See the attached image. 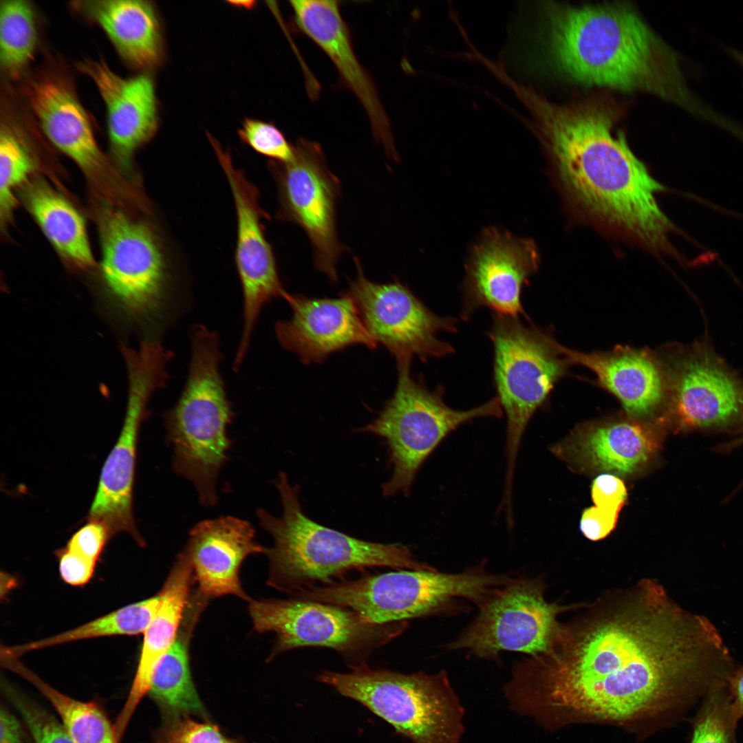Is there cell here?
Returning <instances> with one entry per match:
<instances>
[{
  "instance_id": "f546056e",
  "label": "cell",
  "mask_w": 743,
  "mask_h": 743,
  "mask_svg": "<svg viewBox=\"0 0 743 743\" xmlns=\"http://www.w3.org/2000/svg\"><path fill=\"white\" fill-rule=\"evenodd\" d=\"M161 603L160 593L114 611L80 626L48 638L2 649L1 654L18 658L27 652L79 640L144 633Z\"/></svg>"
},
{
  "instance_id": "4dcf8cb0",
  "label": "cell",
  "mask_w": 743,
  "mask_h": 743,
  "mask_svg": "<svg viewBox=\"0 0 743 743\" xmlns=\"http://www.w3.org/2000/svg\"><path fill=\"white\" fill-rule=\"evenodd\" d=\"M10 669L25 678L50 702L75 743H119L114 726L93 702L77 700L53 688L18 661Z\"/></svg>"
},
{
  "instance_id": "d6986e66",
  "label": "cell",
  "mask_w": 743,
  "mask_h": 743,
  "mask_svg": "<svg viewBox=\"0 0 743 743\" xmlns=\"http://www.w3.org/2000/svg\"><path fill=\"white\" fill-rule=\"evenodd\" d=\"M290 3L298 28L330 58L343 84L354 94L365 110L375 139L388 156L397 160L389 120L374 82L355 54L339 1L297 0Z\"/></svg>"
},
{
  "instance_id": "9c48e42d",
  "label": "cell",
  "mask_w": 743,
  "mask_h": 743,
  "mask_svg": "<svg viewBox=\"0 0 743 743\" xmlns=\"http://www.w3.org/2000/svg\"><path fill=\"white\" fill-rule=\"evenodd\" d=\"M411 362L397 364L398 380L392 396L378 416L358 431L383 438L393 474L381 486L384 497L399 493L409 496L422 464L440 443L464 423L480 418L502 416L497 396L481 405L458 410L443 400V389L431 391L410 374Z\"/></svg>"
},
{
  "instance_id": "4316f807",
  "label": "cell",
  "mask_w": 743,
  "mask_h": 743,
  "mask_svg": "<svg viewBox=\"0 0 743 743\" xmlns=\"http://www.w3.org/2000/svg\"><path fill=\"white\" fill-rule=\"evenodd\" d=\"M208 600L199 591L191 594L177 637L154 671L149 692L166 718L191 714L206 717L191 675L189 646Z\"/></svg>"
},
{
  "instance_id": "83f0119b",
  "label": "cell",
  "mask_w": 743,
  "mask_h": 743,
  "mask_svg": "<svg viewBox=\"0 0 743 743\" xmlns=\"http://www.w3.org/2000/svg\"><path fill=\"white\" fill-rule=\"evenodd\" d=\"M574 446L577 455L589 466L627 475L647 462L656 451L658 443L648 427L624 420L589 430Z\"/></svg>"
},
{
  "instance_id": "603a6c76",
  "label": "cell",
  "mask_w": 743,
  "mask_h": 743,
  "mask_svg": "<svg viewBox=\"0 0 743 743\" xmlns=\"http://www.w3.org/2000/svg\"><path fill=\"white\" fill-rule=\"evenodd\" d=\"M559 348L569 363L594 372L599 385L619 400L629 416L647 418L667 403L666 369L660 357L649 349L618 346L609 352L583 353L559 343Z\"/></svg>"
},
{
  "instance_id": "836d02e7",
  "label": "cell",
  "mask_w": 743,
  "mask_h": 743,
  "mask_svg": "<svg viewBox=\"0 0 743 743\" xmlns=\"http://www.w3.org/2000/svg\"><path fill=\"white\" fill-rule=\"evenodd\" d=\"M738 722L726 682L720 685L702 699L692 720L689 743H737L735 731Z\"/></svg>"
},
{
  "instance_id": "8992f818",
  "label": "cell",
  "mask_w": 743,
  "mask_h": 743,
  "mask_svg": "<svg viewBox=\"0 0 743 743\" xmlns=\"http://www.w3.org/2000/svg\"><path fill=\"white\" fill-rule=\"evenodd\" d=\"M101 294L98 303L115 327L158 338L172 303L166 265L151 229L119 211L102 227Z\"/></svg>"
},
{
  "instance_id": "f1b7e54d",
  "label": "cell",
  "mask_w": 743,
  "mask_h": 743,
  "mask_svg": "<svg viewBox=\"0 0 743 743\" xmlns=\"http://www.w3.org/2000/svg\"><path fill=\"white\" fill-rule=\"evenodd\" d=\"M25 201L41 230L62 257L80 269L94 265L85 219L69 201L41 182L27 189Z\"/></svg>"
},
{
  "instance_id": "d6a6232c",
  "label": "cell",
  "mask_w": 743,
  "mask_h": 743,
  "mask_svg": "<svg viewBox=\"0 0 743 743\" xmlns=\"http://www.w3.org/2000/svg\"><path fill=\"white\" fill-rule=\"evenodd\" d=\"M10 116L2 118L0 131V209L5 222L16 204L14 190L26 180L35 165L22 125Z\"/></svg>"
},
{
  "instance_id": "b9f144b4",
  "label": "cell",
  "mask_w": 743,
  "mask_h": 743,
  "mask_svg": "<svg viewBox=\"0 0 743 743\" xmlns=\"http://www.w3.org/2000/svg\"><path fill=\"white\" fill-rule=\"evenodd\" d=\"M726 686L733 711L740 720L743 717V667L729 673L726 678Z\"/></svg>"
},
{
  "instance_id": "277c9868",
  "label": "cell",
  "mask_w": 743,
  "mask_h": 743,
  "mask_svg": "<svg viewBox=\"0 0 743 743\" xmlns=\"http://www.w3.org/2000/svg\"><path fill=\"white\" fill-rule=\"evenodd\" d=\"M274 483L281 497V516L261 508L256 515L273 539L265 554L270 561L268 583L277 590L295 595L318 583L332 585L334 579L350 570L367 568L434 569L416 560L405 545L365 541L319 524L304 513L299 485L292 486L283 471Z\"/></svg>"
},
{
  "instance_id": "8d00e7d4",
  "label": "cell",
  "mask_w": 743,
  "mask_h": 743,
  "mask_svg": "<svg viewBox=\"0 0 743 743\" xmlns=\"http://www.w3.org/2000/svg\"><path fill=\"white\" fill-rule=\"evenodd\" d=\"M10 698L24 719L35 743H75L63 724L31 701L15 693Z\"/></svg>"
},
{
  "instance_id": "7c38bea8",
  "label": "cell",
  "mask_w": 743,
  "mask_h": 743,
  "mask_svg": "<svg viewBox=\"0 0 743 743\" xmlns=\"http://www.w3.org/2000/svg\"><path fill=\"white\" fill-rule=\"evenodd\" d=\"M255 629L276 634L271 658L302 647L332 649L349 667L363 664L366 655L400 635L407 623L376 624L340 606L301 599L249 601Z\"/></svg>"
},
{
  "instance_id": "ab89813d",
  "label": "cell",
  "mask_w": 743,
  "mask_h": 743,
  "mask_svg": "<svg viewBox=\"0 0 743 743\" xmlns=\"http://www.w3.org/2000/svg\"><path fill=\"white\" fill-rule=\"evenodd\" d=\"M619 512L595 506L585 508L580 520V530L591 541L605 538L615 528Z\"/></svg>"
},
{
  "instance_id": "7a4b0ae2",
  "label": "cell",
  "mask_w": 743,
  "mask_h": 743,
  "mask_svg": "<svg viewBox=\"0 0 743 743\" xmlns=\"http://www.w3.org/2000/svg\"><path fill=\"white\" fill-rule=\"evenodd\" d=\"M509 89L526 108L524 121L549 156L566 197L595 224L654 250L667 244L671 224L656 195L665 188L614 131L616 110L605 100L558 104L531 87Z\"/></svg>"
},
{
  "instance_id": "ac0fdd59",
  "label": "cell",
  "mask_w": 743,
  "mask_h": 743,
  "mask_svg": "<svg viewBox=\"0 0 743 743\" xmlns=\"http://www.w3.org/2000/svg\"><path fill=\"white\" fill-rule=\"evenodd\" d=\"M661 359L667 376V404L680 427H723L743 417V386L713 354L693 348Z\"/></svg>"
},
{
  "instance_id": "f35d334b",
  "label": "cell",
  "mask_w": 743,
  "mask_h": 743,
  "mask_svg": "<svg viewBox=\"0 0 743 743\" xmlns=\"http://www.w3.org/2000/svg\"><path fill=\"white\" fill-rule=\"evenodd\" d=\"M591 496L595 506L620 512L627 493L622 480L614 474L603 473L594 480Z\"/></svg>"
},
{
  "instance_id": "3957f363",
  "label": "cell",
  "mask_w": 743,
  "mask_h": 743,
  "mask_svg": "<svg viewBox=\"0 0 743 743\" xmlns=\"http://www.w3.org/2000/svg\"><path fill=\"white\" fill-rule=\"evenodd\" d=\"M535 7L537 30L510 19L506 44L540 47L543 61L577 82L645 91L704 118L711 116L688 88L677 54L631 7Z\"/></svg>"
},
{
  "instance_id": "2e32d148",
  "label": "cell",
  "mask_w": 743,
  "mask_h": 743,
  "mask_svg": "<svg viewBox=\"0 0 743 743\" xmlns=\"http://www.w3.org/2000/svg\"><path fill=\"white\" fill-rule=\"evenodd\" d=\"M211 143L232 190L237 212L235 260L243 293V327L235 362L241 365L264 306L276 297L284 298L272 250L261 222L257 193L230 157L215 140Z\"/></svg>"
},
{
  "instance_id": "ba28073f",
  "label": "cell",
  "mask_w": 743,
  "mask_h": 743,
  "mask_svg": "<svg viewBox=\"0 0 743 743\" xmlns=\"http://www.w3.org/2000/svg\"><path fill=\"white\" fill-rule=\"evenodd\" d=\"M317 679L413 743H460L464 733V709L445 671L406 674L363 664L347 673L325 671Z\"/></svg>"
},
{
  "instance_id": "6da1fadb",
  "label": "cell",
  "mask_w": 743,
  "mask_h": 743,
  "mask_svg": "<svg viewBox=\"0 0 743 743\" xmlns=\"http://www.w3.org/2000/svg\"><path fill=\"white\" fill-rule=\"evenodd\" d=\"M713 627L645 579L561 625L546 652L517 662L510 709L548 729L579 722L634 724L686 710L722 682Z\"/></svg>"
},
{
  "instance_id": "1f68e13d",
  "label": "cell",
  "mask_w": 743,
  "mask_h": 743,
  "mask_svg": "<svg viewBox=\"0 0 743 743\" xmlns=\"http://www.w3.org/2000/svg\"><path fill=\"white\" fill-rule=\"evenodd\" d=\"M32 6L23 0L0 4V63L11 78H19L32 61L38 32Z\"/></svg>"
},
{
  "instance_id": "5b68a950",
  "label": "cell",
  "mask_w": 743,
  "mask_h": 743,
  "mask_svg": "<svg viewBox=\"0 0 743 743\" xmlns=\"http://www.w3.org/2000/svg\"><path fill=\"white\" fill-rule=\"evenodd\" d=\"M191 343L187 379L164 420L173 471L193 485L202 506L211 508L218 502L217 482L231 446L227 431L233 412L220 373L217 334L195 325Z\"/></svg>"
},
{
  "instance_id": "d4e9b609",
  "label": "cell",
  "mask_w": 743,
  "mask_h": 743,
  "mask_svg": "<svg viewBox=\"0 0 743 743\" xmlns=\"http://www.w3.org/2000/svg\"><path fill=\"white\" fill-rule=\"evenodd\" d=\"M193 569L182 551L177 556L162 590L160 605L144 632L136 674L127 702L115 724L124 733L136 708L149 691L154 671L174 643L191 596Z\"/></svg>"
},
{
  "instance_id": "f6af8a7d",
  "label": "cell",
  "mask_w": 743,
  "mask_h": 743,
  "mask_svg": "<svg viewBox=\"0 0 743 743\" xmlns=\"http://www.w3.org/2000/svg\"><path fill=\"white\" fill-rule=\"evenodd\" d=\"M735 55H736L737 58L743 63V54L737 52L735 53Z\"/></svg>"
},
{
  "instance_id": "44dd1931",
  "label": "cell",
  "mask_w": 743,
  "mask_h": 743,
  "mask_svg": "<svg viewBox=\"0 0 743 743\" xmlns=\"http://www.w3.org/2000/svg\"><path fill=\"white\" fill-rule=\"evenodd\" d=\"M22 91L50 141L83 171H100L104 157L71 80L60 72L43 71L28 78Z\"/></svg>"
},
{
  "instance_id": "52a82bcc",
  "label": "cell",
  "mask_w": 743,
  "mask_h": 743,
  "mask_svg": "<svg viewBox=\"0 0 743 743\" xmlns=\"http://www.w3.org/2000/svg\"><path fill=\"white\" fill-rule=\"evenodd\" d=\"M511 579L484 567L453 574L402 569L313 587L296 596L349 609L376 624H388L447 611L462 599L480 607Z\"/></svg>"
},
{
  "instance_id": "ee69618b",
  "label": "cell",
  "mask_w": 743,
  "mask_h": 743,
  "mask_svg": "<svg viewBox=\"0 0 743 743\" xmlns=\"http://www.w3.org/2000/svg\"><path fill=\"white\" fill-rule=\"evenodd\" d=\"M464 39L465 40V42H466V43H468L469 42H470V41H471L469 40V38L468 37V36H466V37L464 36ZM466 45H467V44H466ZM461 53H462V52H461ZM461 53H460V52H455V54L454 53V56H455V57H456V58H457V57H458V58H461V57L460 56V54H461ZM461 59H462V58H461Z\"/></svg>"
},
{
  "instance_id": "d590c367",
  "label": "cell",
  "mask_w": 743,
  "mask_h": 743,
  "mask_svg": "<svg viewBox=\"0 0 743 743\" xmlns=\"http://www.w3.org/2000/svg\"><path fill=\"white\" fill-rule=\"evenodd\" d=\"M155 743H241L224 736L209 722H199L188 715L166 718Z\"/></svg>"
},
{
  "instance_id": "e575fe53",
  "label": "cell",
  "mask_w": 743,
  "mask_h": 743,
  "mask_svg": "<svg viewBox=\"0 0 743 743\" xmlns=\"http://www.w3.org/2000/svg\"><path fill=\"white\" fill-rule=\"evenodd\" d=\"M239 133L242 140L257 153L277 162H287L293 157L294 145L271 123L246 119Z\"/></svg>"
},
{
  "instance_id": "5bb4252c",
  "label": "cell",
  "mask_w": 743,
  "mask_h": 743,
  "mask_svg": "<svg viewBox=\"0 0 743 743\" xmlns=\"http://www.w3.org/2000/svg\"><path fill=\"white\" fill-rule=\"evenodd\" d=\"M357 276L345 292L354 302L367 330L395 357L398 363L413 356L426 362L454 353L441 341V332L457 331V320L434 314L411 291L398 281L376 283L365 276L356 259Z\"/></svg>"
},
{
  "instance_id": "8fae6325",
  "label": "cell",
  "mask_w": 743,
  "mask_h": 743,
  "mask_svg": "<svg viewBox=\"0 0 743 743\" xmlns=\"http://www.w3.org/2000/svg\"><path fill=\"white\" fill-rule=\"evenodd\" d=\"M122 357L128 381L125 416L119 438L103 467L89 520L103 524L111 535L127 532L144 546V539L133 515L138 439L151 396L167 383L171 358L162 349L151 345L125 349Z\"/></svg>"
},
{
  "instance_id": "7402d4cb",
  "label": "cell",
  "mask_w": 743,
  "mask_h": 743,
  "mask_svg": "<svg viewBox=\"0 0 743 743\" xmlns=\"http://www.w3.org/2000/svg\"><path fill=\"white\" fill-rule=\"evenodd\" d=\"M266 548L255 541V530L250 522L221 516L196 524L182 551L204 596L233 594L249 601L239 581V568L246 557L265 554Z\"/></svg>"
},
{
  "instance_id": "e0dca14e",
  "label": "cell",
  "mask_w": 743,
  "mask_h": 743,
  "mask_svg": "<svg viewBox=\"0 0 743 743\" xmlns=\"http://www.w3.org/2000/svg\"><path fill=\"white\" fill-rule=\"evenodd\" d=\"M539 255L527 238L491 227L473 244L466 263L461 316L485 307L494 314L528 319L521 292L538 269Z\"/></svg>"
},
{
  "instance_id": "ffe728a7",
  "label": "cell",
  "mask_w": 743,
  "mask_h": 743,
  "mask_svg": "<svg viewBox=\"0 0 743 743\" xmlns=\"http://www.w3.org/2000/svg\"><path fill=\"white\" fill-rule=\"evenodd\" d=\"M291 318L279 321L275 333L281 345L305 364L319 363L331 354L352 345L374 349L353 300L345 292L338 298H311L287 292L283 298Z\"/></svg>"
},
{
  "instance_id": "9a60e30c",
  "label": "cell",
  "mask_w": 743,
  "mask_h": 743,
  "mask_svg": "<svg viewBox=\"0 0 743 743\" xmlns=\"http://www.w3.org/2000/svg\"><path fill=\"white\" fill-rule=\"evenodd\" d=\"M281 216L300 226L310 239L316 268L335 283L343 248L336 235V203L341 193L321 146L299 138L287 162H274Z\"/></svg>"
},
{
  "instance_id": "7bdbcfd3",
  "label": "cell",
  "mask_w": 743,
  "mask_h": 743,
  "mask_svg": "<svg viewBox=\"0 0 743 743\" xmlns=\"http://www.w3.org/2000/svg\"><path fill=\"white\" fill-rule=\"evenodd\" d=\"M0 743H22L19 722L3 708L0 713Z\"/></svg>"
},
{
  "instance_id": "4fadbf2b",
  "label": "cell",
  "mask_w": 743,
  "mask_h": 743,
  "mask_svg": "<svg viewBox=\"0 0 743 743\" xmlns=\"http://www.w3.org/2000/svg\"><path fill=\"white\" fill-rule=\"evenodd\" d=\"M539 578L512 579L479 607L473 621L448 644L449 650H468L481 658L504 651L533 656L548 651L562 624L561 612L571 607L548 602Z\"/></svg>"
},
{
  "instance_id": "60d3db41",
  "label": "cell",
  "mask_w": 743,
  "mask_h": 743,
  "mask_svg": "<svg viewBox=\"0 0 743 743\" xmlns=\"http://www.w3.org/2000/svg\"><path fill=\"white\" fill-rule=\"evenodd\" d=\"M59 572L62 579L72 585H83L92 577L96 563L65 548L60 552Z\"/></svg>"
},
{
  "instance_id": "484cf974",
  "label": "cell",
  "mask_w": 743,
  "mask_h": 743,
  "mask_svg": "<svg viewBox=\"0 0 743 743\" xmlns=\"http://www.w3.org/2000/svg\"><path fill=\"white\" fill-rule=\"evenodd\" d=\"M72 7L106 34L129 65L137 69L156 66L162 57L158 16L147 1H78Z\"/></svg>"
},
{
  "instance_id": "30bf717a",
  "label": "cell",
  "mask_w": 743,
  "mask_h": 743,
  "mask_svg": "<svg viewBox=\"0 0 743 743\" xmlns=\"http://www.w3.org/2000/svg\"><path fill=\"white\" fill-rule=\"evenodd\" d=\"M488 336L493 346L496 396L506 416L504 494L509 497L526 426L569 363L549 332L525 325L519 317L494 314Z\"/></svg>"
},
{
  "instance_id": "74e56055",
  "label": "cell",
  "mask_w": 743,
  "mask_h": 743,
  "mask_svg": "<svg viewBox=\"0 0 743 743\" xmlns=\"http://www.w3.org/2000/svg\"><path fill=\"white\" fill-rule=\"evenodd\" d=\"M111 536L103 524L89 520L72 536L65 548L96 562Z\"/></svg>"
},
{
  "instance_id": "cb8c5ba5",
  "label": "cell",
  "mask_w": 743,
  "mask_h": 743,
  "mask_svg": "<svg viewBox=\"0 0 743 743\" xmlns=\"http://www.w3.org/2000/svg\"><path fill=\"white\" fill-rule=\"evenodd\" d=\"M77 68L96 85L107 109L111 149L120 160L127 162L157 128V103L152 79L146 74L122 77L102 60H83L77 64Z\"/></svg>"
}]
</instances>
